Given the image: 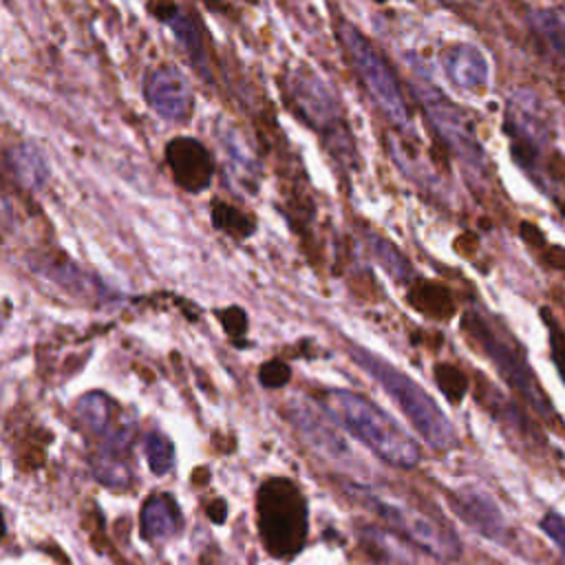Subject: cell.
<instances>
[{"mask_svg":"<svg viewBox=\"0 0 565 565\" xmlns=\"http://www.w3.org/2000/svg\"><path fill=\"white\" fill-rule=\"evenodd\" d=\"M324 408L353 437L369 446L382 461L395 468H413L419 461V446L406 435L393 417L366 397L351 391H329Z\"/></svg>","mask_w":565,"mask_h":565,"instance_id":"1","label":"cell"},{"mask_svg":"<svg viewBox=\"0 0 565 565\" xmlns=\"http://www.w3.org/2000/svg\"><path fill=\"white\" fill-rule=\"evenodd\" d=\"M287 95L298 113L320 137L331 157L358 170V148L347 124L338 93L309 66L300 64L287 79Z\"/></svg>","mask_w":565,"mask_h":565,"instance_id":"2","label":"cell"},{"mask_svg":"<svg viewBox=\"0 0 565 565\" xmlns=\"http://www.w3.org/2000/svg\"><path fill=\"white\" fill-rule=\"evenodd\" d=\"M351 360L364 369L386 391V395L393 397V402L415 426V430L428 441V446L435 450H448L455 446L457 437L448 417L415 380L362 347H351Z\"/></svg>","mask_w":565,"mask_h":565,"instance_id":"3","label":"cell"},{"mask_svg":"<svg viewBox=\"0 0 565 565\" xmlns=\"http://www.w3.org/2000/svg\"><path fill=\"white\" fill-rule=\"evenodd\" d=\"M260 539L271 556H294L307 539V503L294 481L267 479L256 497Z\"/></svg>","mask_w":565,"mask_h":565,"instance_id":"4","label":"cell"},{"mask_svg":"<svg viewBox=\"0 0 565 565\" xmlns=\"http://www.w3.org/2000/svg\"><path fill=\"white\" fill-rule=\"evenodd\" d=\"M335 33L353 73L358 75L369 97L375 102V106L384 113V117L393 126L406 128L411 124V110L404 99L395 71L386 64L380 51L355 24H349L342 20Z\"/></svg>","mask_w":565,"mask_h":565,"instance_id":"5","label":"cell"},{"mask_svg":"<svg viewBox=\"0 0 565 565\" xmlns=\"http://www.w3.org/2000/svg\"><path fill=\"white\" fill-rule=\"evenodd\" d=\"M351 492L358 494L384 523H388L395 532H399L406 541H411L433 558L455 561L461 554V543L455 532L430 514L422 512L419 508L375 488L353 486Z\"/></svg>","mask_w":565,"mask_h":565,"instance_id":"6","label":"cell"},{"mask_svg":"<svg viewBox=\"0 0 565 565\" xmlns=\"http://www.w3.org/2000/svg\"><path fill=\"white\" fill-rule=\"evenodd\" d=\"M463 331L479 342V347L486 351V355L494 362V366L499 369V373L505 377V382L521 393V397L536 408L543 417L554 419V413L550 408V402L545 397V393L541 391L539 382L534 380V375L530 373V366L525 364L523 353L514 347V342H510L508 338H501V333H497L479 313H466L463 316Z\"/></svg>","mask_w":565,"mask_h":565,"instance_id":"7","label":"cell"},{"mask_svg":"<svg viewBox=\"0 0 565 565\" xmlns=\"http://www.w3.org/2000/svg\"><path fill=\"white\" fill-rule=\"evenodd\" d=\"M408 88L413 97L424 108L433 130L439 135L444 146L455 152L459 159H463L470 166L481 163V150L479 143L472 137L470 124L466 121L463 113L433 84H428L422 77H413L408 82Z\"/></svg>","mask_w":565,"mask_h":565,"instance_id":"8","label":"cell"},{"mask_svg":"<svg viewBox=\"0 0 565 565\" xmlns=\"http://www.w3.org/2000/svg\"><path fill=\"white\" fill-rule=\"evenodd\" d=\"M143 97L154 115L172 124H185L194 110L192 84L174 64H159L146 75Z\"/></svg>","mask_w":565,"mask_h":565,"instance_id":"9","label":"cell"},{"mask_svg":"<svg viewBox=\"0 0 565 565\" xmlns=\"http://www.w3.org/2000/svg\"><path fill=\"white\" fill-rule=\"evenodd\" d=\"M77 417L82 424L102 439L104 452L124 455V448H128L135 426L130 422H117V404L104 395L102 391L86 393L77 399Z\"/></svg>","mask_w":565,"mask_h":565,"instance_id":"10","label":"cell"},{"mask_svg":"<svg viewBox=\"0 0 565 565\" xmlns=\"http://www.w3.org/2000/svg\"><path fill=\"white\" fill-rule=\"evenodd\" d=\"M166 161L177 185L185 192H205L212 183L214 166L210 150L194 137H174L166 146Z\"/></svg>","mask_w":565,"mask_h":565,"instance_id":"11","label":"cell"},{"mask_svg":"<svg viewBox=\"0 0 565 565\" xmlns=\"http://www.w3.org/2000/svg\"><path fill=\"white\" fill-rule=\"evenodd\" d=\"M152 13L170 26V31L179 40V44L185 51V55L190 57V62L196 66V71L203 77H207L210 73H207V66H205V46H203V38H201V29H199L196 20L188 13H183L181 7H177L170 0L154 2Z\"/></svg>","mask_w":565,"mask_h":565,"instance_id":"12","label":"cell"},{"mask_svg":"<svg viewBox=\"0 0 565 565\" xmlns=\"http://www.w3.org/2000/svg\"><path fill=\"white\" fill-rule=\"evenodd\" d=\"M141 536L150 543H163L179 534L183 519L179 503L168 492H157L148 497L139 512Z\"/></svg>","mask_w":565,"mask_h":565,"instance_id":"13","label":"cell"},{"mask_svg":"<svg viewBox=\"0 0 565 565\" xmlns=\"http://www.w3.org/2000/svg\"><path fill=\"white\" fill-rule=\"evenodd\" d=\"M31 269L38 271L40 276L49 278L51 282L79 294V296H104L102 287L97 280H93L84 269H79L71 258H66L64 254H38L35 258H31Z\"/></svg>","mask_w":565,"mask_h":565,"instance_id":"14","label":"cell"},{"mask_svg":"<svg viewBox=\"0 0 565 565\" xmlns=\"http://www.w3.org/2000/svg\"><path fill=\"white\" fill-rule=\"evenodd\" d=\"M452 505H455L457 514L470 527H475L479 534H483L492 541H503L505 521L490 497H486L477 490H461L452 497Z\"/></svg>","mask_w":565,"mask_h":565,"instance_id":"15","label":"cell"},{"mask_svg":"<svg viewBox=\"0 0 565 565\" xmlns=\"http://www.w3.org/2000/svg\"><path fill=\"white\" fill-rule=\"evenodd\" d=\"M446 75L461 88H481L488 79V64L483 55L470 44H452L441 55Z\"/></svg>","mask_w":565,"mask_h":565,"instance_id":"16","label":"cell"},{"mask_svg":"<svg viewBox=\"0 0 565 565\" xmlns=\"http://www.w3.org/2000/svg\"><path fill=\"white\" fill-rule=\"evenodd\" d=\"M7 163L13 177L18 179V183L24 185L26 190H38L49 181V174H51L49 163L40 152V148L33 143H15L7 152Z\"/></svg>","mask_w":565,"mask_h":565,"instance_id":"17","label":"cell"},{"mask_svg":"<svg viewBox=\"0 0 565 565\" xmlns=\"http://www.w3.org/2000/svg\"><path fill=\"white\" fill-rule=\"evenodd\" d=\"M408 300L417 311L433 316V318H450L455 311L450 291L446 287H441L437 282H428V280L413 287L408 294Z\"/></svg>","mask_w":565,"mask_h":565,"instance_id":"18","label":"cell"},{"mask_svg":"<svg viewBox=\"0 0 565 565\" xmlns=\"http://www.w3.org/2000/svg\"><path fill=\"white\" fill-rule=\"evenodd\" d=\"M296 424L298 428H302V433L307 435V439H311V444H316V448L324 455H331V457H340V452H344V444L342 439L320 419L316 417L313 413H309L307 408H298L296 413Z\"/></svg>","mask_w":565,"mask_h":565,"instance_id":"19","label":"cell"},{"mask_svg":"<svg viewBox=\"0 0 565 565\" xmlns=\"http://www.w3.org/2000/svg\"><path fill=\"white\" fill-rule=\"evenodd\" d=\"M93 475L99 483H104L110 490H124L132 481V472L128 468V461L124 455H113V452H99L90 459Z\"/></svg>","mask_w":565,"mask_h":565,"instance_id":"20","label":"cell"},{"mask_svg":"<svg viewBox=\"0 0 565 565\" xmlns=\"http://www.w3.org/2000/svg\"><path fill=\"white\" fill-rule=\"evenodd\" d=\"M366 245H369L373 258H375L395 280H399V282H411V280H413V267H411V263L402 256V252H399L395 245H391L388 241H384L382 236H375V234L366 238Z\"/></svg>","mask_w":565,"mask_h":565,"instance_id":"21","label":"cell"},{"mask_svg":"<svg viewBox=\"0 0 565 565\" xmlns=\"http://www.w3.org/2000/svg\"><path fill=\"white\" fill-rule=\"evenodd\" d=\"M210 214H212V225L234 238H247L256 230V223L249 214H245L238 207L227 205L223 201H214Z\"/></svg>","mask_w":565,"mask_h":565,"instance_id":"22","label":"cell"},{"mask_svg":"<svg viewBox=\"0 0 565 565\" xmlns=\"http://www.w3.org/2000/svg\"><path fill=\"white\" fill-rule=\"evenodd\" d=\"M143 452H146L148 466L154 475L161 477V475L172 470V466H174V446L163 433H159V430L146 433Z\"/></svg>","mask_w":565,"mask_h":565,"instance_id":"23","label":"cell"},{"mask_svg":"<svg viewBox=\"0 0 565 565\" xmlns=\"http://www.w3.org/2000/svg\"><path fill=\"white\" fill-rule=\"evenodd\" d=\"M221 143L225 146L227 157H232V161L238 166L236 170L243 172L245 179L249 181L252 172H258V170H256V159H254L252 152H245V150H243V141H241V137L236 135V130L227 128L225 132H221Z\"/></svg>","mask_w":565,"mask_h":565,"instance_id":"24","label":"cell"},{"mask_svg":"<svg viewBox=\"0 0 565 565\" xmlns=\"http://www.w3.org/2000/svg\"><path fill=\"white\" fill-rule=\"evenodd\" d=\"M435 380L450 402H459L468 388L466 375L457 366H450V364H437Z\"/></svg>","mask_w":565,"mask_h":565,"instance_id":"25","label":"cell"},{"mask_svg":"<svg viewBox=\"0 0 565 565\" xmlns=\"http://www.w3.org/2000/svg\"><path fill=\"white\" fill-rule=\"evenodd\" d=\"M258 377H260V384H263V386H267V388H280V386H285V384L289 382L291 371H289V366H287L285 362H280V360H269L267 364L260 366Z\"/></svg>","mask_w":565,"mask_h":565,"instance_id":"26","label":"cell"},{"mask_svg":"<svg viewBox=\"0 0 565 565\" xmlns=\"http://www.w3.org/2000/svg\"><path fill=\"white\" fill-rule=\"evenodd\" d=\"M541 530L552 539V543L558 547L561 556L565 558V519L556 512H550L541 519Z\"/></svg>","mask_w":565,"mask_h":565,"instance_id":"27","label":"cell"},{"mask_svg":"<svg viewBox=\"0 0 565 565\" xmlns=\"http://www.w3.org/2000/svg\"><path fill=\"white\" fill-rule=\"evenodd\" d=\"M221 322L230 335H241L247 327V316L241 307H230L221 313Z\"/></svg>","mask_w":565,"mask_h":565,"instance_id":"28","label":"cell"},{"mask_svg":"<svg viewBox=\"0 0 565 565\" xmlns=\"http://www.w3.org/2000/svg\"><path fill=\"white\" fill-rule=\"evenodd\" d=\"M552 353H554V362L565 380V333L556 327H552Z\"/></svg>","mask_w":565,"mask_h":565,"instance_id":"29","label":"cell"},{"mask_svg":"<svg viewBox=\"0 0 565 565\" xmlns=\"http://www.w3.org/2000/svg\"><path fill=\"white\" fill-rule=\"evenodd\" d=\"M521 238H525V243L532 245V247H543L545 245L543 232L534 223H527V221L521 223Z\"/></svg>","mask_w":565,"mask_h":565,"instance_id":"30","label":"cell"},{"mask_svg":"<svg viewBox=\"0 0 565 565\" xmlns=\"http://www.w3.org/2000/svg\"><path fill=\"white\" fill-rule=\"evenodd\" d=\"M543 260L554 267V269H565V247L561 245H550L543 252Z\"/></svg>","mask_w":565,"mask_h":565,"instance_id":"31","label":"cell"},{"mask_svg":"<svg viewBox=\"0 0 565 565\" xmlns=\"http://www.w3.org/2000/svg\"><path fill=\"white\" fill-rule=\"evenodd\" d=\"M375 2H384V0H375Z\"/></svg>","mask_w":565,"mask_h":565,"instance_id":"32","label":"cell"},{"mask_svg":"<svg viewBox=\"0 0 565 565\" xmlns=\"http://www.w3.org/2000/svg\"><path fill=\"white\" fill-rule=\"evenodd\" d=\"M563 214H565V205H563Z\"/></svg>","mask_w":565,"mask_h":565,"instance_id":"33","label":"cell"}]
</instances>
